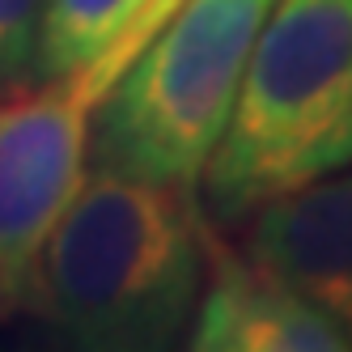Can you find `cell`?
Masks as SVG:
<instances>
[{
  "instance_id": "cell-1",
  "label": "cell",
  "mask_w": 352,
  "mask_h": 352,
  "mask_svg": "<svg viewBox=\"0 0 352 352\" xmlns=\"http://www.w3.org/2000/svg\"><path fill=\"white\" fill-rule=\"evenodd\" d=\"M187 191L98 170L43 246L30 310L77 348H166L191 322L208 255Z\"/></svg>"
},
{
  "instance_id": "cell-6",
  "label": "cell",
  "mask_w": 352,
  "mask_h": 352,
  "mask_svg": "<svg viewBox=\"0 0 352 352\" xmlns=\"http://www.w3.org/2000/svg\"><path fill=\"white\" fill-rule=\"evenodd\" d=\"M212 285L199 301L191 348L199 352H344L352 336L344 322L301 293L276 285L255 263L230 255L208 234Z\"/></svg>"
},
{
  "instance_id": "cell-4",
  "label": "cell",
  "mask_w": 352,
  "mask_h": 352,
  "mask_svg": "<svg viewBox=\"0 0 352 352\" xmlns=\"http://www.w3.org/2000/svg\"><path fill=\"white\" fill-rule=\"evenodd\" d=\"M98 98L102 85L85 64L0 102V318L30 306L38 255L85 183Z\"/></svg>"
},
{
  "instance_id": "cell-7",
  "label": "cell",
  "mask_w": 352,
  "mask_h": 352,
  "mask_svg": "<svg viewBox=\"0 0 352 352\" xmlns=\"http://www.w3.org/2000/svg\"><path fill=\"white\" fill-rule=\"evenodd\" d=\"M148 9L153 0H43L34 81H52L94 64Z\"/></svg>"
},
{
  "instance_id": "cell-5",
  "label": "cell",
  "mask_w": 352,
  "mask_h": 352,
  "mask_svg": "<svg viewBox=\"0 0 352 352\" xmlns=\"http://www.w3.org/2000/svg\"><path fill=\"white\" fill-rule=\"evenodd\" d=\"M246 263L340 318L352 336V174L314 179L255 208Z\"/></svg>"
},
{
  "instance_id": "cell-8",
  "label": "cell",
  "mask_w": 352,
  "mask_h": 352,
  "mask_svg": "<svg viewBox=\"0 0 352 352\" xmlns=\"http://www.w3.org/2000/svg\"><path fill=\"white\" fill-rule=\"evenodd\" d=\"M43 0H0V98L34 81Z\"/></svg>"
},
{
  "instance_id": "cell-3",
  "label": "cell",
  "mask_w": 352,
  "mask_h": 352,
  "mask_svg": "<svg viewBox=\"0 0 352 352\" xmlns=\"http://www.w3.org/2000/svg\"><path fill=\"white\" fill-rule=\"evenodd\" d=\"M272 0H179L94 102L98 170L191 187L230 123Z\"/></svg>"
},
{
  "instance_id": "cell-2",
  "label": "cell",
  "mask_w": 352,
  "mask_h": 352,
  "mask_svg": "<svg viewBox=\"0 0 352 352\" xmlns=\"http://www.w3.org/2000/svg\"><path fill=\"white\" fill-rule=\"evenodd\" d=\"M352 162V0H285L259 30L204 195L242 221Z\"/></svg>"
}]
</instances>
